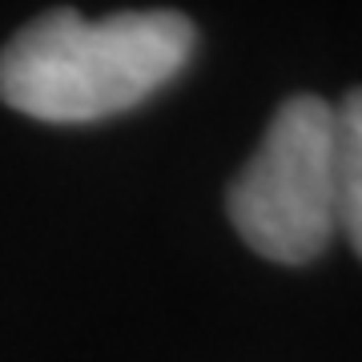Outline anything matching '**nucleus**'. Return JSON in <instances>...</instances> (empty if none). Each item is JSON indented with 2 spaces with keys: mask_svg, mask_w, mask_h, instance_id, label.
Masks as SVG:
<instances>
[{
  "mask_svg": "<svg viewBox=\"0 0 362 362\" xmlns=\"http://www.w3.org/2000/svg\"><path fill=\"white\" fill-rule=\"evenodd\" d=\"M197 49V28L173 8H141L85 21L52 8L0 52V97L16 113L81 125L149 101Z\"/></svg>",
  "mask_w": 362,
  "mask_h": 362,
  "instance_id": "nucleus-1",
  "label": "nucleus"
},
{
  "mask_svg": "<svg viewBox=\"0 0 362 362\" xmlns=\"http://www.w3.org/2000/svg\"><path fill=\"white\" fill-rule=\"evenodd\" d=\"M233 230L278 266H306L338 233L334 105L290 97L226 197Z\"/></svg>",
  "mask_w": 362,
  "mask_h": 362,
  "instance_id": "nucleus-2",
  "label": "nucleus"
},
{
  "mask_svg": "<svg viewBox=\"0 0 362 362\" xmlns=\"http://www.w3.org/2000/svg\"><path fill=\"white\" fill-rule=\"evenodd\" d=\"M334 185H338V233L362 258V89L334 105Z\"/></svg>",
  "mask_w": 362,
  "mask_h": 362,
  "instance_id": "nucleus-3",
  "label": "nucleus"
}]
</instances>
